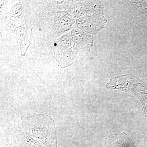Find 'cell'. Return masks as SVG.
Segmentation results:
<instances>
[{"instance_id": "3", "label": "cell", "mask_w": 147, "mask_h": 147, "mask_svg": "<svg viewBox=\"0 0 147 147\" xmlns=\"http://www.w3.org/2000/svg\"><path fill=\"white\" fill-rule=\"evenodd\" d=\"M107 89L120 90L137 97L142 103L147 119V82L140 80L132 75L113 77L106 85Z\"/></svg>"}, {"instance_id": "6", "label": "cell", "mask_w": 147, "mask_h": 147, "mask_svg": "<svg viewBox=\"0 0 147 147\" xmlns=\"http://www.w3.org/2000/svg\"><path fill=\"white\" fill-rule=\"evenodd\" d=\"M30 1H17L10 7L4 17L18 24L32 25Z\"/></svg>"}, {"instance_id": "2", "label": "cell", "mask_w": 147, "mask_h": 147, "mask_svg": "<svg viewBox=\"0 0 147 147\" xmlns=\"http://www.w3.org/2000/svg\"><path fill=\"white\" fill-rule=\"evenodd\" d=\"M76 19L68 13H49L44 17L41 27L45 40L51 46L62 35L75 28Z\"/></svg>"}, {"instance_id": "5", "label": "cell", "mask_w": 147, "mask_h": 147, "mask_svg": "<svg viewBox=\"0 0 147 147\" xmlns=\"http://www.w3.org/2000/svg\"><path fill=\"white\" fill-rule=\"evenodd\" d=\"M5 23L16 35L20 44L21 55L25 56L30 44L32 32V26L18 24L7 17L3 18Z\"/></svg>"}, {"instance_id": "4", "label": "cell", "mask_w": 147, "mask_h": 147, "mask_svg": "<svg viewBox=\"0 0 147 147\" xmlns=\"http://www.w3.org/2000/svg\"><path fill=\"white\" fill-rule=\"evenodd\" d=\"M107 22L103 8L76 19L77 28L90 34H95Z\"/></svg>"}, {"instance_id": "7", "label": "cell", "mask_w": 147, "mask_h": 147, "mask_svg": "<svg viewBox=\"0 0 147 147\" xmlns=\"http://www.w3.org/2000/svg\"><path fill=\"white\" fill-rule=\"evenodd\" d=\"M74 1H46L47 9L50 13H70Z\"/></svg>"}, {"instance_id": "1", "label": "cell", "mask_w": 147, "mask_h": 147, "mask_svg": "<svg viewBox=\"0 0 147 147\" xmlns=\"http://www.w3.org/2000/svg\"><path fill=\"white\" fill-rule=\"evenodd\" d=\"M93 39L92 35L74 28L50 47L58 65L64 68L84 59L90 51Z\"/></svg>"}]
</instances>
